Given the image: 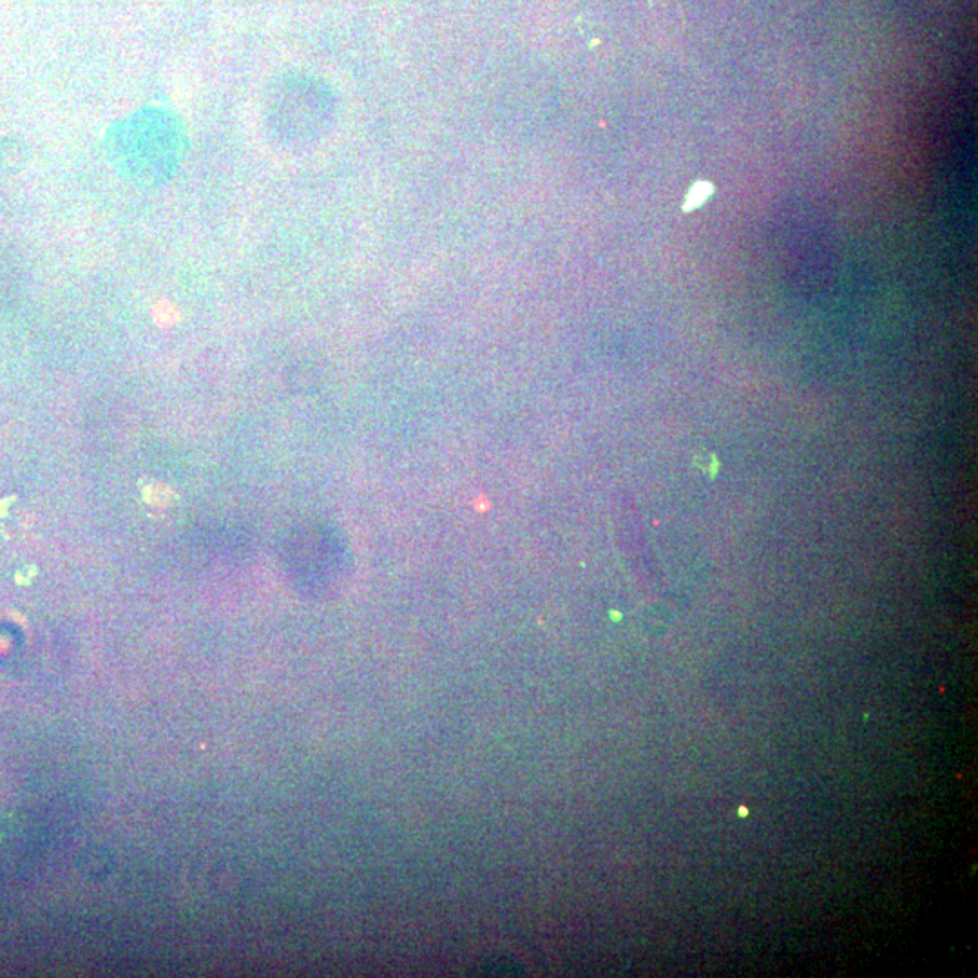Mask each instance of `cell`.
I'll use <instances>...</instances> for the list:
<instances>
[{
	"mask_svg": "<svg viewBox=\"0 0 978 978\" xmlns=\"http://www.w3.org/2000/svg\"><path fill=\"white\" fill-rule=\"evenodd\" d=\"M714 191L712 183L709 182H698L692 185L691 191H689V196H687V202L683 205V211L691 212L694 209L701 207L703 203L709 200L710 194Z\"/></svg>",
	"mask_w": 978,
	"mask_h": 978,
	"instance_id": "obj_1",
	"label": "cell"
}]
</instances>
